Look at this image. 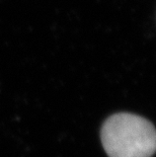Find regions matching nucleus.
Listing matches in <instances>:
<instances>
[{"label": "nucleus", "instance_id": "nucleus-1", "mask_svg": "<svg viewBox=\"0 0 156 157\" xmlns=\"http://www.w3.org/2000/svg\"><path fill=\"white\" fill-rule=\"evenodd\" d=\"M101 139L108 157H151L156 132L150 121L130 113H118L105 120Z\"/></svg>", "mask_w": 156, "mask_h": 157}]
</instances>
